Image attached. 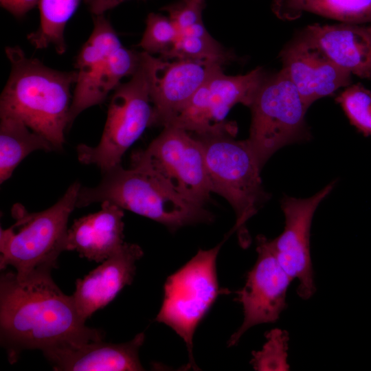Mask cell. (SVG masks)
<instances>
[{
    "label": "cell",
    "mask_w": 371,
    "mask_h": 371,
    "mask_svg": "<svg viewBox=\"0 0 371 371\" xmlns=\"http://www.w3.org/2000/svg\"><path fill=\"white\" fill-rule=\"evenodd\" d=\"M222 243L207 250L199 249L168 277L162 304L155 318L183 339L192 368H196L192 355L194 333L221 291L216 262Z\"/></svg>",
    "instance_id": "ba28073f"
},
{
    "label": "cell",
    "mask_w": 371,
    "mask_h": 371,
    "mask_svg": "<svg viewBox=\"0 0 371 371\" xmlns=\"http://www.w3.org/2000/svg\"><path fill=\"white\" fill-rule=\"evenodd\" d=\"M233 134L197 135L205 156L212 192L218 194L233 207L236 221L231 233L237 232L243 246L249 243L246 228L269 195L262 185L258 161L247 139Z\"/></svg>",
    "instance_id": "5b68a950"
},
{
    "label": "cell",
    "mask_w": 371,
    "mask_h": 371,
    "mask_svg": "<svg viewBox=\"0 0 371 371\" xmlns=\"http://www.w3.org/2000/svg\"><path fill=\"white\" fill-rule=\"evenodd\" d=\"M80 0H40V25L28 34L27 39L36 49L52 45L58 54L66 51L65 26L75 13Z\"/></svg>",
    "instance_id": "603a6c76"
},
{
    "label": "cell",
    "mask_w": 371,
    "mask_h": 371,
    "mask_svg": "<svg viewBox=\"0 0 371 371\" xmlns=\"http://www.w3.org/2000/svg\"><path fill=\"white\" fill-rule=\"evenodd\" d=\"M124 1H126V0H115L116 5H118L120 3H121Z\"/></svg>",
    "instance_id": "1f68e13d"
},
{
    "label": "cell",
    "mask_w": 371,
    "mask_h": 371,
    "mask_svg": "<svg viewBox=\"0 0 371 371\" xmlns=\"http://www.w3.org/2000/svg\"><path fill=\"white\" fill-rule=\"evenodd\" d=\"M249 107L247 141L261 169L278 149L310 137L305 122L308 108L282 69L267 76Z\"/></svg>",
    "instance_id": "52a82bcc"
},
{
    "label": "cell",
    "mask_w": 371,
    "mask_h": 371,
    "mask_svg": "<svg viewBox=\"0 0 371 371\" xmlns=\"http://www.w3.org/2000/svg\"><path fill=\"white\" fill-rule=\"evenodd\" d=\"M93 23L92 33L76 57L78 76L72 101L84 94L98 69L122 46L114 28L103 14L95 15Z\"/></svg>",
    "instance_id": "ffe728a7"
},
{
    "label": "cell",
    "mask_w": 371,
    "mask_h": 371,
    "mask_svg": "<svg viewBox=\"0 0 371 371\" xmlns=\"http://www.w3.org/2000/svg\"><path fill=\"white\" fill-rule=\"evenodd\" d=\"M91 13L103 14L106 10L117 6L115 0H85Z\"/></svg>",
    "instance_id": "f546056e"
},
{
    "label": "cell",
    "mask_w": 371,
    "mask_h": 371,
    "mask_svg": "<svg viewBox=\"0 0 371 371\" xmlns=\"http://www.w3.org/2000/svg\"><path fill=\"white\" fill-rule=\"evenodd\" d=\"M36 150H56L52 144L22 121L2 116L0 122V182L8 179L16 167Z\"/></svg>",
    "instance_id": "7402d4cb"
},
{
    "label": "cell",
    "mask_w": 371,
    "mask_h": 371,
    "mask_svg": "<svg viewBox=\"0 0 371 371\" xmlns=\"http://www.w3.org/2000/svg\"><path fill=\"white\" fill-rule=\"evenodd\" d=\"M272 10L279 19L285 21L309 12L341 23L371 22V0H273Z\"/></svg>",
    "instance_id": "44dd1931"
},
{
    "label": "cell",
    "mask_w": 371,
    "mask_h": 371,
    "mask_svg": "<svg viewBox=\"0 0 371 371\" xmlns=\"http://www.w3.org/2000/svg\"><path fill=\"white\" fill-rule=\"evenodd\" d=\"M159 57L168 60L222 59L226 61L233 58L209 33L200 36L179 34L171 48Z\"/></svg>",
    "instance_id": "cb8c5ba5"
},
{
    "label": "cell",
    "mask_w": 371,
    "mask_h": 371,
    "mask_svg": "<svg viewBox=\"0 0 371 371\" xmlns=\"http://www.w3.org/2000/svg\"><path fill=\"white\" fill-rule=\"evenodd\" d=\"M267 342L262 350L253 352L251 363L256 370H288V333L273 329L266 335Z\"/></svg>",
    "instance_id": "4316f807"
},
{
    "label": "cell",
    "mask_w": 371,
    "mask_h": 371,
    "mask_svg": "<svg viewBox=\"0 0 371 371\" xmlns=\"http://www.w3.org/2000/svg\"><path fill=\"white\" fill-rule=\"evenodd\" d=\"M131 166L150 171L194 203L204 205L212 192L202 145L180 128L164 126L145 150L133 153Z\"/></svg>",
    "instance_id": "9c48e42d"
},
{
    "label": "cell",
    "mask_w": 371,
    "mask_h": 371,
    "mask_svg": "<svg viewBox=\"0 0 371 371\" xmlns=\"http://www.w3.org/2000/svg\"><path fill=\"white\" fill-rule=\"evenodd\" d=\"M141 56L142 52L123 46L111 54L96 72L84 94L71 102L68 128L80 113L103 102L122 78L131 76L139 65Z\"/></svg>",
    "instance_id": "d6986e66"
},
{
    "label": "cell",
    "mask_w": 371,
    "mask_h": 371,
    "mask_svg": "<svg viewBox=\"0 0 371 371\" xmlns=\"http://www.w3.org/2000/svg\"><path fill=\"white\" fill-rule=\"evenodd\" d=\"M256 246V262L247 273L245 286L236 291L235 300L243 306L244 320L229 338L228 346L236 345L254 326L275 322L286 307V292L293 280L280 265L270 240L258 236Z\"/></svg>",
    "instance_id": "8fae6325"
},
{
    "label": "cell",
    "mask_w": 371,
    "mask_h": 371,
    "mask_svg": "<svg viewBox=\"0 0 371 371\" xmlns=\"http://www.w3.org/2000/svg\"><path fill=\"white\" fill-rule=\"evenodd\" d=\"M280 57L282 69L308 108L351 84L352 75L332 62L304 32L283 48Z\"/></svg>",
    "instance_id": "5bb4252c"
},
{
    "label": "cell",
    "mask_w": 371,
    "mask_h": 371,
    "mask_svg": "<svg viewBox=\"0 0 371 371\" xmlns=\"http://www.w3.org/2000/svg\"><path fill=\"white\" fill-rule=\"evenodd\" d=\"M81 186L71 184L52 207L28 212L19 204L12 208L16 222L0 230V269L14 268L19 277L38 269L57 267V260L66 251L67 222L75 207Z\"/></svg>",
    "instance_id": "277c9868"
},
{
    "label": "cell",
    "mask_w": 371,
    "mask_h": 371,
    "mask_svg": "<svg viewBox=\"0 0 371 371\" xmlns=\"http://www.w3.org/2000/svg\"><path fill=\"white\" fill-rule=\"evenodd\" d=\"M204 0H181L161 8L169 14V19L179 32L202 22Z\"/></svg>",
    "instance_id": "83f0119b"
},
{
    "label": "cell",
    "mask_w": 371,
    "mask_h": 371,
    "mask_svg": "<svg viewBox=\"0 0 371 371\" xmlns=\"http://www.w3.org/2000/svg\"><path fill=\"white\" fill-rule=\"evenodd\" d=\"M150 56L142 52L139 65L131 79L120 83L111 98L104 128L98 144L77 146L79 161L94 164L102 173L120 165L123 155L151 126Z\"/></svg>",
    "instance_id": "8992f818"
},
{
    "label": "cell",
    "mask_w": 371,
    "mask_h": 371,
    "mask_svg": "<svg viewBox=\"0 0 371 371\" xmlns=\"http://www.w3.org/2000/svg\"><path fill=\"white\" fill-rule=\"evenodd\" d=\"M303 32L339 68L371 79V25L315 23Z\"/></svg>",
    "instance_id": "e0dca14e"
},
{
    "label": "cell",
    "mask_w": 371,
    "mask_h": 371,
    "mask_svg": "<svg viewBox=\"0 0 371 371\" xmlns=\"http://www.w3.org/2000/svg\"><path fill=\"white\" fill-rule=\"evenodd\" d=\"M98 212L80 217L68 229L66 251H76L80 257L102 262L123 245V209L109 201Z\"/></svg>",
    "instance_id": "ac0fdd59"
},
{
    "label": "cell",
    "mask_w": 371,
    "mask_h": 371,
    "mask_svg": "<svg viewBox=\"0 0 371 371\" xmlns=\"http://www.w3.org/2000/svg\"><path fill=\"white\" fill-rule=\"evenodd\" d=\"M109 201L123 210L155 221L170 229L187 225L208 223L212 214L204 205L183 198L150 171L118 165L103 173L95 187H81L76 207Z\"/></svg>",
    "instance_id": "3957f363"
},
{
    "label": "cell",
    "mask_w": 371,
    "mask_h": 371,
    "mask_svg": "<svg viewBox=\"0 0 371 371\" xmlns=\"http://www.w3.org/2000/svg\"><path fill=\"white\" fill-rule=\"evenodd\" d=\"M40 0H12L8 10L16 17H21L39 3Z\"/></svg>",
    "instance_id": "f1b7e54d"
},
{
    "label": "cell",
    "mask_w": 371,
    "mask_h": 371,
    "mask_svg": "<svg viewBox=\"0 0 371 371\" xmlns=\"http://www.w3.org/2000/svg\"><path fill=\"white\" fill-rule=\"evenodd\" d=\"M267 76L260 67L240 76H227L221 69L199 88L165 126H175L197 135H234L236 126L225 122L226 116L238 103L249 106Z\"/></svg>",
    "instance_id": "30bf717a"
},
{
    "label": "cell",
    "mask_w": 371,
    "mask_h": 371,
    "mask_svg": "<svg viewBox=\"0 0 371 371\" xmlns=\"http://www.w3.org/2000/svg\"><path fill=\"white\" fill-rule=\"evenodd\" d=\"M11 71L0 98V117L22 121L60 150L69 126L71 87L77 71H62L27 57L18 46L7 47Z\"/></svg>",
    "instance_id": "7a4b0ae2"
},
{
    "label": "cell",
    "mask_w": 371,
    "mask_h": 371,
    "mask_svg": "<svg viewBox=\"0 0 371 371\" xmlns=\"http://www.w3.org/2000/svg\"><path fill=\"white\" fill-rule=\"evenodd\" d=\"M52 269L0 278V335L11 363L24 350L80 345L102 340V330L86 326L72 296L54 282Z\"/></svg>",
    "instance_id": "6da1fadb"
},
{
    "label": "cell",
    "mask_w": 371,
    "mask_h": 371,
    "mask_svg": "<svg viewBox=\"0 0 371 371\" xmlns=\"http://www.w3.org/2000/svg\"><path fill=\"white\" fill-rule=\"evenodd\" d=\"M11 3L12 0H0L1 7L7 10L8 11L11 5Z\"/></svg>",
    "instance_id": "4dcf8cb0"
},
{
    "label": "cell",
    "mask_w": 371,
    "mask_h": 371,
    "mask_svg": "<svg viewBox=\"0 0 371 371\" xmlns=\"http://www.w3.org/2000/svg\"><path fill=\"white\" fill-rule=\"evenodd\" d=\"M345 115L357 130L371 137V91L361 84L350 85L335 98Z\"/></svg>",
    "instance_id": "d4e9b609"
},
{
    "label": "cell",
    "mask_w": 371,
    "mask_h": 371,
    "mask_svg": "<svg viewBox=\"0 0 371 371\" xmlns=\"http://www.w3.org/2000/svg\"><path fill=\"white\" fill-rule=\"evenodd\" d=\"M179 32L169 17L150 13L146 20V28L138 45L150 54L166 53L173 45Z\"/></svg>",
    "instance_id": "484cf974"
},
{
    "label": "cell",
    "mask_w": 371,
    "mask_h": 371,
    "mask_svg": "<svg viewBox=\"0 0 371 371\" xmlns=\"http://www.w3.org/2000/svg\"><path fill=\"white\" fill-rule=\"evenodd\" d=\"M222 59H174L150 56L151 126H165L199 88L222 69Z\"/></svg>",
    "instance_id": "4fadbf2b"
},
{
    "label": "cell",
    "mask_w": 371,
    "mask_h": 371,
    "mask_svg": "<svg viewBox=\"0 0 371 371\" xmlns=\"http://www.w3.org/2000/svg\"><path fill=\"white\" fill-rule=\"evenodd\" d=\"M144 333L121 344L102 340L80 345H64L43 351L45 358L58 371H138L144 370L139 350L144 343Z\"/></svg>",
    "instance_id": "2e32d148"
},
{
    "label": "cell",
    "mask_w": 371,
    "mask_h": 371,
    "mask_svg": "<svg viewBox=\"0 0 371 371\" xmlns=\"http://www.w3.org/2000/svg\"><path fill=\"white\" fill-rule=\"evenodd\" d=\"M143 254L139 245L125 243L115 254L82 279L76 280L71 296L83 319L86 321L95 311L106 306L125 286L131 284L136 262Z\"/></svg>",
    "instance_id": "9a60e30c"
},
{
    "label": "cell",
    "mask_w": 371,
    "mask_h": 371,
    "mask_svg": "<svg viewBox=\"0 0 371 371\" xmlns=\"http://www.w3.org/2000/svg\"><path fill=\"white\" fill-rule=\"evenodd\" d=\"M335 183L332 181L308 198L284 196L281 208L285 218L284 228L277 238L270 240L282 269L293 280H298L297 293L304 300L309 299L315 291L310 254L311 222L317 207L332 192Z\"/></svg>",
    "instance_id": "7c38bea8"
}]
</instances>
